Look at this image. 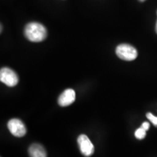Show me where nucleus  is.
Returning a JSON list of instances; mask_svg holds the SVG:
<instances>
[{
	"instance_id": "nucleus-1",
	"label": "nucleus",
	"mask_w": 157,
	"mask_h": 157,
	"mask_svg": "<svg viewBox=\"0 0 157 157\" xmlns=\"http://www.w3.org/2000/svg\"><path fill=\"white\" fill-rule=\"evenodd\" d=\"M25 36L32 42H40L46 39L47 29L42 24L36 22L29 23L25 27Z\"/></svg>"
},
{
	"instance_id": "nucleus-2",
	"label": "nucleus",
	"mask_w": 157,
	"mask_h": 157,
	"mask_svg": "<svg viewBox=\"0 0 157 157\" xmlns=\"http://www.w3.org/2000/svg\"><path fill=\"white\" fill-rule=\"evenodd\" d=\"M116 54L121 60L131 61L137 58V51L132 45L121 44L118 45L116 48Z\"/></svg>"
},
{
	"instance_id": "nucleus-3",
	"label": "nucleus",
	"mask_w": 157,
	"mask_h": 157,
	"mask_svg": "<svg viewBox=\"0 0 157 157\" xmlns=\"http://www.w3.org/2000/svg\"><path fill=\"white\" fill-rule=\"evenodd\" d=\"M18 76L13 70L9 68H2L0 71V81L8 87H15L18 83Z\"/></svg>"
},
{
	"instance_id": "nucleus-4",
	"label": "nucleus",
	"mask_w": 157,
	"mask_h": 157,
	"mask_svg": "<svg viewBox=\"0 0 157 157\" xmlns=\"http://www.w3.org/2000/svg\"><path fill=\"white\" fill-rule=\"evenodd\" d=\"M7 127L11 134L17 137H23L27 132L25 124L18 119H10L7 124Z\"/></svg>"
},
{
	"instance_id": "nucleus-5",
	"label": "nucleus",
	"mask_w": 157,
	"mask_h": 157,
	"mask_svg": "<svg viewBox=\"0 0 157 157\" xmlns=\"http://www.w3.org/2000/svg\"><path fill=\"white\" fill-rule=\"evenodd\" d=\"M77 142L82 155L86 157H89L93 154L95 148H94L93 143L90 141L87 135H79L77 139Z\"/></svg>"
},
{
	"instance_id": "nucleus-6",
	"label": "nucleus",
	"mask_w": 157,
	"mask_h": 157,
	"mask_svg": "<svg viewBox=\"0 0 157 157\" xmlns=\"http://www.w3.org/2000/svg\"><path fill=\"white\" fill-rule=\"evenodd\" d=\"M76 93L72 89H67L58 98V102L60 106L65 107L71 105L75 101Z\"/></svg>"
},
{
	"instance_id": "nucleus-7",
	"label": "nucleus",
	"mask_w": 157,
	"mask_h": 157,
	"mask_svg": "<svg viewBox=\"0 0 157 157\" xmlns=\"http://www.w3.org/2000/svg\"><path fill=\"white\" fill-rule=\"evenodd\" d=\"M30 157H47V152L44 147L38 143L31 145L29 148Z\"/></svg>"
},
{
	"instance_id": "nucleus-8",
	"label": "nucleus",
	"mask_w": 157,
	"mask_h": 157,
	"mask_svg": "<svg viewBox=\"0 0 157 157\" xmlns=\"http://www.w3.org/2000/svg\"><path fill=\"white\" fill-rule=\"evenodd\" d=\"M135 135L136 138L139 139V140H142V139L145 138V137H146V130L143 129V127H140V128H138L135 131Z\"/></svg>"
},
{
	"instance_id": "nucleus-9",
	"label": "nucleus",
	"mask_w": 157,
	"mask_h": 157,
	"mask_svg": "<svg viewBox=\"0 0 157 157\" xmlns=\"http://www.w3.org/2000/svg\"><path fill=\"white\" fill-rule=\"evenodd\" d=\"M147 118L148 119L149 121H151L153 123V124L154 126L157 127V117H155L154 115H153L151 113H148L146 114Z\"/></svg>"
},
{
	"instance_id": "nucleus-10",
	"label": "nucleus",
	"mask_w": 157,
	"mask_h": 157,
	"mask_svg": "<svg viewBox=\"0 0 157 157\" xmlns=\"http://www.w3.org/2000/svg\"><path fill=\"white\" fill-rule=\"evenodd\" d=\"M141 127H143V129H146V130L147 131L149 129V127H150V124H149L148 122H147V121H145V122H143L142 124Z\"/></svg>"
},
{
	"instance_id": "nucleus-11",
	"label": "nucleus",
	"mask_w": 157,
	"mask_h": 157,
	"mask_svg": "<svg viewBox=\"0 0 157 157\" xmlns=\"http://www.w3.org/2000/svg\"><path fill=\"white\" fill-rule=\"evenodd\" d=\"M155 30H156V32L157 34V21H156V27H155Z\"/></svg>"
},
{
	"instance_id": "nucleus-12",
	"label": "nucleus",
	"mask_w": 157,
	"mask_h": 157,
	"mask_svg": "<svg viewBox=\"0 0 157 157\" xmlns=\"http://www.w3.org/2000/svg\"><path fill=\"white\" fill-rule=\"evenodd\" d=\"M139 1H140V2H145V1H146V0H139Z\"/></svg>"
}]
</instances>
